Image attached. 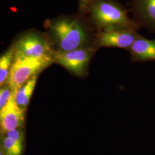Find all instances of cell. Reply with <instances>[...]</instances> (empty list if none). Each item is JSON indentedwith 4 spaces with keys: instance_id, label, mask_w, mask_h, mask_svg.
Instances as JSON below:
<instances>
[{
    "instance_id": "cell-6",
    "label": "cell",
    "mask_w": 155,
    "mask_h": 155,
    "mask_svg": "<svg viewBox=\"0 0 155 155\" xmlns=\"http://www.w3.org/2000/svg\"><path fill=\"white\" fill-rule=\"evenodd\" d=\"M139 34L134 29H121L97 32L95 35L94 46L113 47L128 50L133 45Z\"/></svg>"
},
{
    "instance_id": "cell-8",
    "label": "cell",
    "mask_w": 155,
    "mask_h": 155,
    "mask_svg": "<svg viewBox=\"0 0 155 155\" xmlns=\"http://www.w3.org/2000/svg\"><path fill=\"white\" fill-rule=\"evenodd\" d=\"M133 20L140 27L155 30V0H133Z\"/></svg>"
},
{
    "instance_id": "cell-14",
    "label": "cell",
    "mask_w": 155,
    "mask_h": 155,
    "mask_svg": "<svg viewBox=\"0 0 155 155\" xmlns=\"http://www.w3.org/2000/svg\"><path fill=\"white\" fill-rule=\"evenodd\" d=\"M91 1V0H78L79 9L81 13L86 15Z\"/></svg>"
},
{
    "instance_id": "cell-3",
    "label": "cell",
    "mask_w": 155,
    "mask_h": 155,
    "mask_svg": "<svg viewBox=\"0 0 155 155\" xmlns=\"http://www.w3.org/2000/svg\"><path fill=\"white\" fill-rule=\"evenodd\" d=\"M13 49L15 56L54 60L55 51L48 34L27 32L18 39Z\"/></svg>"
},
{
    "instance_id": "cell-4",
    "label": "cell",
    "mask_w": 155,
    "mask_h": 155,
    "mask_svg": "<svg viewBox=\"0 0 155 155\" xmlns=\"http://www.w3.org/2000/svg\"><path fill=\"white\" fill-rule=\"evenodd\" d=\"M55 62L53 59L15 56L7 79L10 89L15 92L34 76Z\"/></svg>"
},
{
    "instance_id": "cell-13",
    "label": "cell",
    "mask_w": 155,
    "mask_h": 155,
    "mask_svg": "<svg viewBox=\"0 0 155 155\" xmlns=\"http://www.w3.org/2000/svg\"><path fill=\"white\" fill-rule=\"evenodd\" d=\"M12 95L11 90L6 88L0 89V109L6 105L10 100Z\"/></svg>"
},
{
    "instance_id": "cell-2",
    "label": "cell",
    "mask_w": 155,
    "mask_h": 155,
    "mask_svg": "<svg viewBox=\"0 0 155 155\" xmlns=\"http://www.w3.org/2000/svg\"><path fill=\"white\" fill-rule=\"evenodd\" d=\"M86 15L96 32L121 29L137 31L139 28L125 8L114 0H91Z\"/></svg>"
},
{
    "instance_id": "cell-5",
    "label": "cell",
    "mask_w": 155,
    "mask_h": 155,
    "mask_svg": "<svg viewBox=\"0 0 155 155\" xmlns=\"http://www.w3.org/2000/svg\"><path fill=\"white\" fill-rule=\"evenodd\" d=\"M98 48L89 46L62 52L55 51L54 61L78 77L88 74L89 63Z\"/></svg>"
},
{
    "instance_id": "cell-1",
    "label": "cell",
    "mask_w": 155,
    "mask_h": 155,
    "mask_svg": "<svg viewBox=\"0 0 155 155\" xmlns=\"http://www.w3.org/2000/svg\"><path fill=\"white\" fill-rule=\"evenodd\" d=\"M45 27L58 51L66 52L94 46L95 30L86 15L61 16L47 20Z\"/></svg>"
},
{
    "instance_id": "cell-10",
    "label": "cell",
    "mask_w": 155,
    "mask_h": 155,
    "mask_svg": "<svg viewBox=\"0 0 155 155\" xmlns=\"http://www.w3.org/2000/svg\"><path fill=\"white\" fill-rule=\"evenodd\" d=\"M1 141L5 155H22L24 137L22 132L16 129L8 132Z\"/></svg>"
},
{
    "instance_id": "cell-7",
    "label": "cell",
    "mask_w": 155,
    "mask_h": 155,
    "mask_svg": "<svg viewBox=\"0 0 155 155\" xmlns=\"http://www.w3.org/2000/svg\"><path fill=\"white\" fill-rule=\"evenodd\" d=\"M24 111L17 105L14 95L6 105L0 109V132L5 134L9 131L17 129L24 120Z\"/></svg>"
},
{
    "instance_id": "cell-12",
    "label": "cell",
    "mask_w": 155,
    "mask_h": 155,
    "mask_svg": "<svg viewBox=\"0 0 155 155\" xmlns=\"http://www.w3.org/2000/svg\"><path fill=\"white\" fill-rule=\"evenodd\" d=\"M14 58L15 53L13 48L0 56V86L8 78Z\"/></svg>"
},
{
    "instance_id": "cell-11",
    "label": "cell",
    "mask_w": 155,
    "mask_h": 155,
    "mask_svg": "<svg viewBox=\"0 0 155 155\" xmlns=\"http://www.w3.org/2000/svg\"><path fill=\"white\" fill-rule=\"evenodd\" d=\"M37 75L30 79L22 87L12 92L17 105L25 111L31 100L37 81Z\"/></svg>"
},
{
    "instance_id": "cell-15",
    "label": "cell",
    "mask_w": 155,
    "mask_h": 155,
    "mask_svg": "<svg viewBox=\"0 0 155 155\" xmlns=\"http://www.w3.org/2000/svg\"><path fill=\"white\" fill-rule=\"evenodd\" d=\"M0 155H5L4 150H3V148H2V144L1 142L0 141Z\"/></svg>"
},
{
    "instance_id": "cell-9",
    "label": "cell",
    "mask_w": 155,
    "mask_h": 155,
    "mask_svg": "<svg viewBox=\"0 0 155 155\" xmlns=\"http://www.w3.org/2000/svg\"><path fill=\"white\" fill-rule=\"evenodd\" d=\"M127 50L133 61H155V40L145 39L138 35Z\"/></svg>"
}]
</instances>
